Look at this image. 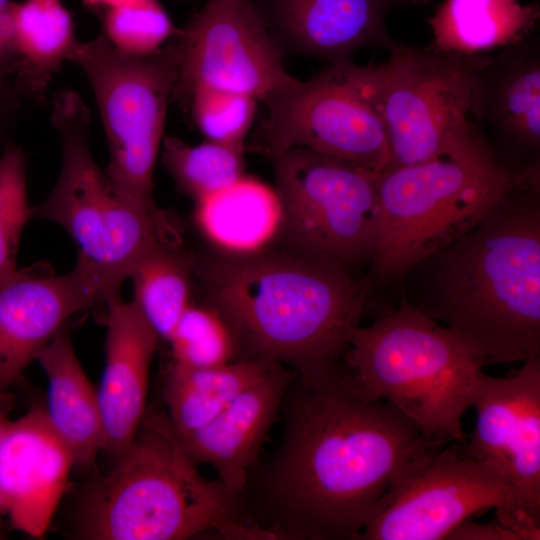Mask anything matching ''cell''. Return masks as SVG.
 I'll list each match as a JSON object with an SVG mask.
<instances>
[{"label": "cell", "instance_id": "6da1fadb", "mask_svg": "<svg viewBox=\"0 0 540 540\" xmlns=\"http://www.w3.org/2000/svg\"><path fill=\"white\" fill-rule=\"evenodd\" d=\"M280 412L278 449L238 496L244 518L275 539L357 540L393 480L444 446L387 401L363 400L341 381L296 376Z\"/></svg>", "mask_w": 540, "mask_h": 540}, {"label": "cell", "instance_id": "7a4b0ae2", "mask_svg": "<svg viewBox=\"0 0 540 540\" xmlns=\"http://www.w3.org/2000/svg\"><path fill=\"white\" fill-rule=\"evenodd\" d=\"M399 281L400 299L450 328L483 366L540 357V184L509 186Z\"/></svg>", "mask_w": 540, "mask_h": 540}, {"label": "cell", "instance_id": "3957f363", "mask_svg": "<svg viewBox=\"0 0 540 540\" xmlns=\"http://www.w3.org/2000/svg\"><path fill=\"white\" fill-rule=\"evenodd\" d=\"M195 269L207 303L236 336L238 359L279 363L306 384L341 381L349 331L368 297L366 278L283 249L229 252Z\"/></svg>", "mask_w": 540, "mask_h": 540}, {"label": "cell", "instance_id": "277c9868", "mask_svg": "<svg viewBox=\"0 0 540 540\" xmlns=\"http://www.w3.org/2000/svg\"><path fill=\"white\" fill-rule=\"evenodd\" d=\"M238 496L201 475L167 413L146 411L130 445L86 495L76 535L88 540H181L214 530L248 539Z\"/></svg>", "mask_w": 540, "mask_h": 540}, {"label": "cell", "instance_id": "5b68a950", "mask_svg": "<svg viewBox=\"0 0 540 540\" xmlns=\"http://www.w3.org/2000/svg\"><path fill=\"white\" fill-rule=\"evenodd\" d=\"M482 367L450 328L400 299L349 331L341 383L363 400L393 405L432 444L464 443L462 417Z\"/></svg>", "mask_w": 540, "mask_h": 540}, {"label": "cell", "instance_id": "8992f818", "mask_svg": "<svg viewBox=\"0 0 540 540\" xmlns=\"http://www.w3.org/2000/svg\"><path fill=\"white\" fill-rule=\"evenodd\" d=\"M516 183L540 184V170L506 167L477 127L435 158L379 171V233L365 277L370 286L398 282L416 262L457 241Z\"/></svg>", "mask_w": 540, "mask_h": 540}, {"label": "cell", "instance_id": "52a82bcc", "mask_svg": "<svg viewBox=\"0 0 540 540\" xmlns=\"http://www.w3.org/2000/svg\"><path fill=\"white\" fill-rule=\"evenodd\" d=\"M51 122L61 144V167L50 194L32 207V219L60 225L78 246V258L123 282L149 248L175 241L172 221L163 211L135 207L114 190L92 155L91 113L76 91L53 94Z\"/></svg>", "mask_w": 540, "mask_h": 540}, {"label": "cell", "instance_id": "ba28073f", "mask_svg": "<svg viewBox=\"0 0 540 540\" xmlns=\"http://www.w3.org/2000/svg\"><path fill=\"white\" fill-rule=\"evenodd\" d=\"M68 62L83 72L93 91L109 150L105 174L114 190L145 212L161 211L153 197V173L178 75L175 41L132 56L101 33L79 41Z\"/></svg>", "mask_w": 540, "mask_h": 540}, {"label": "cell", "instance_id": "9c48e42d", "mask_svg": "<svg viewBox=\"0 0 540 540\" xmlns=\"http://www.w3.org/2000/svg\"><path fill=\"white\" fill-rule=\"evenodd\" d=\"M272 162L283 250L347 270L370 263L379 233L378 172L301 147Z\"/></svg>", "mask_w": 540, "mask_h": 540}, {"label": "cell", "instance_id": "30bf717a", "mask_svg": "<svg viewBox=\"0 0 540 540\" xmlns=\"http://www.w3.org/2000/svg\"><path fill=\"white\" fill-rule=\"evenodd\" d=\"M490 509L520 540L540 539V524L524 512L504 477L455 442L428 451L402 471L357 540L447 539L463 521Z\"/></svg>", "mask_w": 540, "mask_h": 540}, {"label": "cell", "instance_id": "8fae6325", "mask_svg": "<svg viewBox=\"0 0 540 540\" xmlns=\"http://www.w3.org/2000/svg\"><path fill=\"white\" fill-rule=\"evenodd\" d=\"M388 60L370 64L384 126L387 167L435 158L476 130L469 120L473 77L489 55L460 56L395 43Z\"/></svg>", "mask_w": 540, "mask_h": 540}, {"label": "cell", "instance_id": "7c38bea8", "mask_svg": "<svg viewBox=\"0 0 540 540\" xmlns=\"http://www.w3.org/2000/svg\"><path fill=\"white\" fill-rule=\"evenodd\" d=\"M267 114L248 148L270 159L295 147L343 158L379 172L388 145L370 65L330 64L264 101Z\"/></svg>", "mask_w": 540, "mask_h": 540}, {"label": "cell", "instance_id": "4fadbf2b", "mask_svg": "<svg viewBox=\"0 0 540 540\" xmlns=\"http://www.w3.org/2000/svg\"><path fill=\"white\" fill-rule=\"evenodd\" d=\"M178 75L172 101L183 105L196 89L210 88L265 101L298 79L249 0H208L172 37Z\"/></svg>", "mask_w": 540, "mask_h": 540}, {"label": "cell", "instance_id": "5bb4252c", "mask_svg": "<svg viewBox=\"0 0 540 540\" xmlns=\"http://www.w3.org/2000/svg\"><path fill=\"white\" fill-rule=\"evenodd\" d=\"M471 407L476 426L470 440L460 443L462 451L494 467L540 524V357L506 377L481 370Z\"/></svg>", "mask_w": 540, "mask_h": 540}, {"label": "cell", "instance_id": "9a60e30c", "mask_svg": "<svg viewBox=\"0 0 540 540\" xmlns=\"http://www.w3.org/2000/svg\"><path fill=\"white\" fill-rule=\"evenodd\" d=\"M122 283L80 258L62 275L19 270L0 288V391L20 381L72 316L106 304Z\"/></svg>", "mask_w": 540, "mask_h": 540}, {"label": "cell", "instance_id": "2e32d148", "mask_svg": "<svg viewBox=\"0 0 540 540\" xmlns=\"http://www.w3.org/2000/svg\"><path fill=\"white\" fill-rule=\"evenodd\" d=\"M469 113L498 160L540 170V40L534 33L489 55L476 71Z\"/></svg>", "mask_w": 540, "mask_h": 540}, {"label": "cell", "instance_id": "e0dca14e", "mask_svg": "<svg viewBox=\"0 0 540 540\" xmlns=\"http://www.w3.org/2000/svg\"><path fill=\"white\" fill-rule=\"evenodd\" d=\"M74 466L42 405L11 420L0 441V498L14 529L44 537Z\"/></svg>", "mask_w": 540, "mask_h": 540}, {"label": "cell", "instance_id": "ac0fdd59", "mask_svg": "<svg viewBox=\"0 0 540 540\" xmlns=\"http://www.w3.org/2000/svg\"><path fill=\"white\" fill-rule=\"evenodd\" d=\"M105 305V365L97 396L103 450L118 457L133 441L147 411L150 366L160 338L135 303L120 293Z\"/></svg>", "mask_w": 540, "mask_h": 540}, {"label": "cell", "instance_id": "d6986e66", "mask_svg": "<svg viewBox=\"0 0 540 540\" xmlns=\"http://www.w3.org/2000/svg\"><path fill=\"white\" fill-rule=\"evenodd\" d=\"M296 376L294 370L277 363L207 425L189 435H177L189 458L197 466L211 465L218 480L239 496Z\"/></svg>", "mask_w": 540, "mask_h": 540}, {"label": "cell", "instance_id": "ffe728a7", "mask_svg": "<svg viewBox=\"0 0 540 540\" xmlns=\"http://www.w3.org/2000/svg\"><path fill=\"white\" fill-rule=\"evenodd\" d=\"M399 0H273L278 34L296 52L328 61L351 62L360 49L390 50L396 43L386 17Z\"/></svg>", "mask_w": 540, "mask_h": 540}, {"label": "cell", "instance_id": "44dd1931", "mask_svg": "<svg viewBox=\"0 0 540 540\" xmlns=\"http://www.w3.org/2000/svg\"><path fill=\"white\" fill-rule=\"evenodd\" d=\"M48 380L49 424L71 451L75 466L89 467L103 450L97 390L85 374L65 326L37 357Z\"/></svg>", "mask_w": 540, "mask_h": 540}, {"label": "cell", "instance_id": "7402d4cb", "mask_svg": "<svg viewBox=\"0 0 540 540\" xmlns=\"http://www.w3.org/2000/svg\"><path fill=\"white\" fill-rule=\"evenodd\" d=\"M538 4L518 0H444L428 19L429 48L460 56L487 55L534 33Z\"/></svg>", "mask_w": 540, "mask_h": 540}, {"label": "cell", "instance_id": "603a6c76", "mask_svg": "<svg viewBox=\"0 0 540 540\" xmlns=\"http://www.w3.org/2000/svg\"><path fill=\"white\" fill-rule=\"evenodd\" d=\"M16 66L12 87L24 100L45 99L53 76L79 40L62 0L14 1Z\"/></svg>", "mask_w": 540, "mask_h": 540}, {"label": "cell", "instance_id": "cb8c5ba5", "mask_svg": "<svg viewBox=\"0 0 540 540\" xmlns=\"http://www.w3.org/2000/svg\"><path fill=\"white\" fill-rule=\"evenodd\" d=\"M275 364L259 359H236L207 368L171 363L163 395L175 433L183 437L207 425L237 396L266 377Z\"/></svg>", "mask_w": 540, "mask_h": 540}, {"label": "cell", "instance_id": "d4e9b609", "mask_svg": "<svg viewBox=\"0 0 540 540\" xmlns=\"http://www.w3.org/2000/svg\"><path fill=\"white\" fill-rule=\"evenodd\" d=\"M195 205L205 234L231 252L252 251L276 230L275 190L252 178L243 176Z\"/></svg>", "mask_w": 540, "mask_h": 540}, {"label": "cell", "instance_id": "484cf974", "mask_svg": "<svg viewBox=\"0 0 540 540\" xmlns=\"http://www.w3.org/2000/svg\"><path fill=\"white\" fill-rule=\"evenodd\" d=\"M194 260L175 246L157 243L132 265V300L160 339L168 340L177 321L191 303Z\"/></svg>", "mask_w": 540, "mask_h": 540}, {"label": "cell", "instance_id": "4316f807", "mask_svg": "<svg viewBox=\"0 0 540 540\" xmlns=\"http://www.w3.org/2000/svg\"><path fill=\"white\" fill-rule=\"evenodd\" d=\"M244 151V147L209 140L189 145L164 136L161 159L177 187L198 203L244 176Z\"/></svg>", "mask_w": 540, "mask_h": 540}, {"label": "cell", "instance_id": "83f0119b", "mask_svg": "<svg viewBox=\"0 0 540 540\" xmlns=\"http://www.w3.org/2000/svg\"><path fill=\"white\" fill-rule=\"evenodd\" d=\"M167 342L171 363L182 367H214L239 358L238 342L230 324L209 303L191 302Z\"/></svg>", "mask_w": 540, "mask_h": 540}, {"label": "cell", "instance_id": "f1b7e54d", "mask_svg": "<svg viewBox=\"0 0 540 540\" xmlns=\"http://www.w3.org/2000/svg\"><path fill=\"white\" fill-rule=\"evenodd\" d=\"M32 220L27 194V155L14 140L0 154V288L18 273L22 230Z\"/></svg>", "mask_w": 540, "mask_h": 540}, {"label": "cell", "instance_id": "f546056e", "mask_svg": "<svg viewBox=\"0 0 540 540\" xmlns=\"http://www.w3.org/2000/svg\"><path fill=\"white\" fill-rule=\"evenodd\" d=\"M158 0H130L105 10L103 34L119 51L144 56L163 47L176 33Z\"/></svg>", "mask_w": 540, "mask_h": 540}, {"label": "cell", "instance_id": "4dcf8cb0", "mask_svg": "<svg viewBox=\"0 0 540 540\" xmlns=\"http://www.w3.org/2000/svg\"><path fill=\"white\" fill-rule=\"evenodd\" d=\"M257 99L210 88L194 90L182 105L206 140L244 147L252 126Z\"/></svg>", "mask_w": 540, "mask_h": 540}, {"label": "cell", "instance_id": "1f68e13d", "mask_svg": "<svg viewBox=\"0 0 540 540\" xmlns=\"http://www.w3.org/2000/svg\"><path fill=\"white\" fill-rule=\"evenodd\" d=\"M12 0H0V87H12L16 66Z\"/></svg>", "mask_w": 540, "mask_h": 540}, {"label": "cell", "instance_id": "d6a6232c", "mask_svg": "<svg viewBox=\"0 0 540 540\" xmlns=\"http://www.w3.org/2000/svg\"><path fill=\"white\" fill-rule=\"evenodd\" d=\"M447 539L456 540H520L511 529L497 519L489 523H476L471 518L463 521L450 532Z\"/></svg>", "mask_w": 540, "mask_h": 540}, {"label": "cell", "instance_id": "836d02e7", "mask_svg": "<svg viewBox=\"0 0 540 540\" xmlns=\"http://www.w3.org/2000/svg\"><path fill=\"white\" fill-rule=\"evenodd\" d=\"M24 101L13 87H0V145L12 139Z\"/></svg>", "mask_w": 540, "mask_h": 540}, {"label": "cell", "instance_id": "e575fe53", "mask_svg": "<svg viewBox=\"0 0 540 540\" xmlns=\"http://www.w3.org/2000/svg\"><path fill=\"white\" fill-rule=\"evenodd\" d=\"M14 399L8 391H0V441L11 422L9 415L13 409ZM5 515V509L0 498V517Z\"/></svg>", "mask_w": 540, "mask_h": 540}, {"label": "cell", "instance_id": "d590c367", "mask_svg": "<svg viewBox=\"0 0 540 540\" xmlns=\"http://www.w3.org/2000/svg\"><path fill=\"white\" fill-rule=\"evenodd\" d=\"M130 0H82L83 4L92 9L103 8L105 10L121 5Z\"/></svg>", "mask_w": 540, "mask_h": 540}, {"label": "cell", "instance_id": "8d00e7d4", "mask_svg": "<svg viewBox=\"0 0 540 540\" xmlns=\"http://www.w3.org/2000/svg\"><path fill=\"white\" fill-rule=\"evenodd\" d=\"M400 3H412V4H420V3H426L429 0H399Z\"/></svg>", "mask_w": 540, "mask_h": 540}, {"label": "cell", "instance_id": "74e56055", "mask_svg": "<svg viewBox=\"0 0 540 540\" xmlns=\"http://www.w3.org/2000/svg\"><path fill=\"white\" fill-rule=\"evenodd\" d=\"M5 538V534H4V531H3V525H2V521H1V517H0V539H3Z\"/></svg>", "mask_w": 540, "mask_h": 540}]
</instances>
